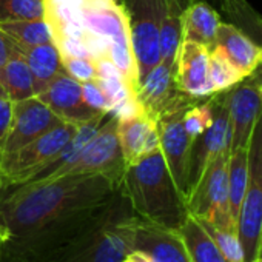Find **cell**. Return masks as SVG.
<instances>
[{
  "mask_svg": "<svg viewBox=\"0 0 262 262\" xmlns=\"http://www.w3.org/2000/svg\"><path fill=\"white\" fill-rule=\"evenodd\" d=\"M120 187L103 174H65L0 194V262H53L114 198Z\"/></svg>",
  "mask_w": 262,
  "mask_h": 262,
  "instance_id": "6da1fadb",
  "label": "cell"
},
{
  "mask_svg": "<svg viewBox=\"0 0 262 262\" xmlns=\"http://www.w3.org/2000/svg\"><path fill=\"white\" fill-rule=\"evenodd\" d=\"M120 190L142 219L179 230L190 216L187 199L176 187L161 150L128 165Z\"/></svg>",
  "mask_w": 262,
  "mask_h": 262,
  "instance_id": "7a4b0ae2",
  "label": "cell"
},
{
  "mask_svg": "<svg viewBox=\"0 0 262 262\" xmlns=\"http://www.w3.org/2000/svg\"><path fill=\"white\" fill-rule=\"evenodd\" d=\"M136 213L119 188L90 225L53 262H123L135 251Z\"/></svg>",
  "mask_w": 262,
  "mask_h": 262,
  "instance_id": "3957f363",
  "label": "cell"
},
{
  "mask_svg": "<svg viewBox=\"0 0 262 262\" xmlns=\"http://www.w3.org/2000/svg\"><path fill=\"white\" fill-rule=\"evenodd\" d=\"M85 30L103 48L106 57L119 68L135 91L139 88V73L131 47L129 25L119 0H86L82 10Z\"/></svg>",
  "mask_w": 262,
  "mask_h": 262,
  "instance_id": "277c9868",
  "label": "cell"
},
{
  "mask_svg": "<svg viewBox=\"0 0 262 262\" xmlns=\"http://www.w3.org/2000/svg\"><path fill=\"white\" fill-rule=\"evenodd\" d=\"M76 123L63 120L25 147L0 158V188L5 190L33 181L45 170L77 131Z\"/></svg>",
  "mask_w": 262,
  "mask_h": 262,
  "instance_id": "5b68a950",
  "label": "cell"
},
{
  "mask_svg": "<svg viewBox=\"0 0 262 262\" xmlns=\"http://www.w3.org/2000/svg\"><path fill=\"white\" fill-rule=\"evenodd\" d=\"M248 178L236 219V234L245 262L260 256L262 241V114L257 119L248 144Z\"/></svg>",
  "mask_w": 262,
  "mask_h": 262,
  "instance_id": "8992f818",
  "label": "cell"
},
{
  "mask_svg": "<svg viewBox=\"0 0 262 262\" xmlns=\"http://www.w3.org/2000/svg\"><path fill=\"white\" fill-rule=\"evenodd\" d=\"M230 150L214 158L204 170L202 176L187 198V207L191 216L205 221L214 227L236 231L228 204L227 164Z\"/></svg>",
  "mask_w": 262,
  "mask_h": 262,
  "instance_id": "52a82bcc",
  "label": "cell"
},
{
  "mask_svg": "<svg viewBox=\"0 0 262 262\" xmlns=\"http://www.w3.org/2000/svg\"><path fill=\"white\" fill-rule=\"evenodd\" d=\"M131 36V47L138 65L139 85L161 62L162 0H123Z\"/></svg>",
  "mask_w": 262,
  "mask_h": 262,
  "instance_id": "ba28073f",
  "label": "cell"
},
{
  "mask_svg": "<svg viewBox=\"0 0 262 262\" xmlns=\"http://www.w3.org/2000/svg\"><path fill=\"white\" fill-rule=\"evenodd\" d=\"M125 162L117 138V117L108 113L94 136L82 148L73 164L62 173L65 174H103L119 187L122 184Z\"/></svg>",
  "mask_w": 262,
  "mask_h": 262,
  "instance_id": "9c48e42d",
  "label": "cell"
},
{
  "mask_svg": "<svg viewBox=\"0 0 262 262\" xmlns=\"http://www.w3.org/2000/svg\"><path fill=\"white\" fill-rule=\"evenodd\" d=\"M191 105L176 106L162 113L156 119V126L161 141V153L170 170V174L179 188V191L187 199L188 194V168L193 139L188 136L184 126V113Z\"/></svg>",
  "mask_w": 262,
  "mask_h": 262,
  "instance_id": "30bf717a",
  "label": "cell"
},
{
  "mask_svg": "<svg viewBox=\"0 0 262 262\" xmlns=\"http://www.w3.org/2000/svg\"><path fill=\"white\" fill-rule=\"evenodd\" d=\"M214 117L213 123L201 136L193 141L190 168H188V194L202 176L208 164L221 153L230 150V122H228V91L213 94ZM187 194V198H188Z\"/></svg>",
  "mask_w": 262,
  "mask_h": 262,
  "instance_id": "8fae6325",
  "label": "cell"
},
{
  "mask_svg": "<svg viewBox=\"0 0 262 262\" xmlns=\"http://www.w3.org/2000/svg\"><path fill=\"white\" fill-rule=\"evenodd\" d=\"M62 122L63 120L36 96L13 102V119L7 138L0 147V158L25 147Z\"/></svg>",
  "mask_w": 262,
  "mask_h": 262,
  "instance_id": "7c38bea8",
  "label": "cell"
},
{
  "mask_svg": "<svg viewBox=\"0 0 262 262\" xmlns=\"http://www.w3.org/2000/svg\"><path fill=\"white\" fill-rule=\"evenodd\" d=\"M260 80V77H254L253 74L228 91L230 151L248 148L253 128L262 114Z\"/></svg>",
  "mask_w": 262,
  "mask_h": 262,
  "instance_id": "4fadbf2b",
  "label": "cell"
},
{
  "mask_svg": "<svg viewBox=\"0 0 262 262\" xmlns=\"http://www.w3.org/2000/svg\"><path fill=\"white\" fill-rule=\"evenodd\" d=\"M138 100L142 110L156 120L162 113L182 105H194L204 99H198L181 91L176 82L174 68L159 62L141 82L138 91Z\"/></svg>",
  "mask_w": 262,
  "mask_h": 262,
  "instance_id": "5bb4252c",
  "label": "cell"
},
{
  "mask_svg": "<svg viewBox=\"0 0 262 262\" xmlns=\"http://www.w3.org/2000/svg\"><path fill=\"white\" fill-rule=\"evenodd\" d=\"M135 251L151 262H190L185 244L178 230L167 228L136 214Z\"/></svg>",
  "mask_w": 262,
  "mask_h": 262,
  "instance_id": "9a60e30c",
  "label": "cell"
},
{
  "mask_svg": "<svg viewBox=\"0 0 262 262\" xmlns=\"http://www.w3.org/2000/svg\"><path fill=\"white\" fill-rule=\"evenodd\" d=\"M53 113H56L62 120L80 125L88 122L105 111H97L85 103L82 97L80 82L68 76L67 73L59 74L43 91L37 96Z\"/></svg>",
  "mask_w": 262,
  "mask_h": 262,
  "instance_id": "2e32d148",
  "label": "cell"
},
{
  "mask_svg": "<svg viewBox=\"0 0 262 262\" xmlns=\"http://www.w3.org/2000/svg\"><path fill=\"white\" fill-rule=\"evenodd\" d=\"M210 50L188 40H182L176 56V82L181 91L198 99L213 94L210 80Z\"/></svg>",
  "mask_w": 262,
  "mask_h": 262,
  "instance_id": "e0dca14e",
  "label": "cell"
},
{
  "mask_svg": "<svg viewBox=\"0 0 262 262\" xmlns=\"http://www.w3.org/2000/svg\"><path fill=\"white\" fill-rule=\"evenodd\" d=\"M117 138L125 168L141 158L161 150L156 120H153L145 111L117 119Z\"/></svg>",
  "mask_w": 262,
  "mask_h": 262,
  "instance_id": "ac0fdd59",
  "label": "cell"
},
{
  "mask_svg": "<svg viewBox=\"0 0 262 262\" xmlns=\"http://www.w3.org/2000/svg\"><path fill=\"white\" fill-rule=\"evenodd\" d=\"M214 47H217L228 57V60L244 74L245 79L253 76L262 67V47L256 45L234 25H219Z\"/></svg>",
  "mask_w": 262,
  "mask_h": 262,
  "instance_id": "d6986e66",
  "label": "cell"
},
{
  "mask_svg": "<svg viewBox=\"0 0 262 262\" xmlns=\"http://www.w3.org/2000/svg\"><path fill=\"white\" fill-rule=\"evenodd\" d=\"M196 0H162L161 22V62L174 68L182 42V20L185 11Z\"/></svg>",
  "mask_w": 262,
  "mask_h": 262,
  "instance_id": "ffe728a7",
  "label": "cell"
},
{
  "mask_svg": "<svg viewBox=\"0 0 262 262\" xmlns=\"http://www.w3.org/2000/svg\"><path fill=\"white\" fill-rule=\"evenodd\" d=\"M219 25V14L208 4L194 2L184 14L182 40L194 42L211 50L214 47V39Z\"/></svg>",
  "mask_w": 262,
  "mask_h": 262,
  "instance_id": "44dd1931",
  "label": "cell"
},
{
  "mask_svg": "<svg viewBox=\"0 0 262 262\" xmlns=\"http://www.w3.org/2000/svg\"><path fill=\"white\" fill-rule=\"evenodd\" d=\"M20 51L24 53L31 71L36 96L43 91L59 74L65 73L60 53L53 42L25 48Z\"/></svg>",
  "mask_w": 262,
  "mask_h": 262,
  "instance_id": "7402d4cb",
  "label": "cell"
},
{
  "mask_svg": "<svg viewBox=\"0 0 262 262\" xmlns=\"http://www.w3.org/2000/svg\"><path fill=\"white\" fill-rule=\"evenodd\" d=\"M14 45V43H13ZM0 83L5 88L7 96L16 102L36 96L33 76L28 68L24 53L14 45L5 67L0 70Z\"/></svg>",
  "mask_w": 262,
  "mask_h": 262,
  "instance_id": "603a6c76",
  "label": "cell"
},
{
  "mask_svg": "<svg viewBox=\"0 0 262 262\" xmlns=\"http://www.w3.org/2000/svg\"><path fill=\"white\" fill-rule=\"evenodd\" d=\"M178 231L185 244L190 262H225L216 242L194 216L190 214Z\"/></svg>",
  "mask_w": 262,
  "mask_h": 262,
  "instance_id": "cb8c5ba5",
  "label": "cell"
},
{
  "mask_svg": "<svg viewBox=\"0 0 262 262\" xmlns=\"http://www.w3.org/2000/svg\"><path fill=\"white\" fill-rule=\"evenodd\" d=\"M0 30L10 37V40L19 50L53 42L51 30L43 17L5 22V24H0Z\"/></svg>",
  "mask_w": 262,
  "mask_h": 262,
  "instance_id": "d4e9b609",
  "label": "cell"
},
{
  "mask_svg": "<svg viewBox=\"0 0 262 262\" xmlns=\"http://www.w3.org/2000/svg\"><path fill=\"white\" fill-rule=\"evenodd\" d=\"M248 178V150L237 148L230 151L228 164H227V181H228V204L231 219L236 225V219L239 214V208L242 204V198L247 187Z\"/></svg>",
  "mask_w": 262,
  "mask_h": 262,
  "instance_id": "484cf974",
  "label": "cell"
},
{
  "mask_svg": "<svg viewBox=\"0 0 262 262\" xmlns=\"http://www.w3.org/2000/svg\"><path fill=\"white\" fill-rule=\"evenodd\" d=\"M210 80L213 86V94L230 91L245 77L244 74L228 60V57L217 48L210 50Z\"/></svg>",
  "mask_w": 262,
  "mask_h": 262,
  "instance_id": "4316f807",
  "label": "cell"
},
{
  "mask_svg": "<svg viewBox=\"0 0 262 262\" xmlns=\"http://www.w3.org/2000/svg\"><path fill=\"white\" fill-rule=\"evenodd\" d=\"M213 96V94H211ZM207 97L194 105H191L184 113V126L188 136L194 141L198 136H201L204 131L213 123L214 117V108H213V97Z\"/></svg>",
  "mask_w": 262,
  "mask_h": 262,
  "instance_id": "83f0119b",
  "label": "cell"
},
{
  "mask_svg": "<svg viewBox=\"0 0 262 262\" xmlns=\"http://www.w3.org/2000/svg\"><path fill=\"white\" fill-rule=\"evenodd\" d=\"M43 14V0H0V24L42 19Z\"/></svg>",
  "mask_w": 262,
  "mask_h": 262,
  "instance_id": "f1b7e54d",
  "label": "cell"
},
{
  "mask_svg": "<svg viewBox=\"0 0 262 262\" xmlns=\"http://www.w3.org/2000/svg\"><path fill=\"white\" fill-rule=\"evenodd\" d=\"M199 222L204 225V228L208 231V234L211 236V239L216 242V245L221 250L225 262H245L244 250L241 247V242L237 239L236 231L214 227V225H211V224H208L205 221H199Z\"/></svg>",
  "mask_w": 262,
  "mask_h": 262,
  "instance_id": "f546056e",
  "label": "cell"
},
{
  "mask_svg": "<svg viewBox=\"0 0 262 262\" xmlns=\"http://www.w3.org/2000/svg\"><path fill=\"white\" fill-rule=\"evenodd\" d=\"M63 70L68 76L79 82L96 79V63L93 59L86 57H71V56H60Z\"/></svg>",
  "mask_w": 262,
  "mask_h": 262,
  "instance_id": "4dcf8cb0",
  "label": "cell"
},
{
  "mask_svg": "<svg viewBox=\"0 0 262 262\" xmlns=\"http://www.w3.org/2000/svg\"><path fill=\"white\" fill-rule=\"evenodd\" d=\"M80 86H82V97L86 105H90L91 108H94L97 111H105V113L111 111L110 103H108L102 88L96 82V79L80 82Z\"/></svg>",
  "mask_w": 262,
  "mask_h": 262,
  "instance_id": "1f68e13d",
  "label": "cell"
},
{
  "mask_svg": "<svg viewBox=\"0 0 262 262\" xmlns=\"http://www.w3.org/2000/svg\"><path fill=\"white\" fill-rule=\"evenodd\" d=\"M13 119V100L10 97L0 96V147H2Z\"/></svg>",
  "mask_w": 262,
  "mask_h": 262,
  "instance_id": "d6a6232c",
  "label": "cell"
},
{
  "mask_svg": "<svg viewBox=\"0 0 262 262\" xmlns=\"http://www.w3.org/2000/svg\"><path fill=\"white\" fill-rule=\"evenodd\" d=\"M13 48H14V45L10 40V37L2 30H0V70L5 67V63H7L11 51H13Z\"/></svg>",
  "mask_w": 262,
  "mask_h": 262,
  "instance_id": "836d02e7",
  "label": "cell"
},
{
  "mask_svg": "<svg viewBox=\"0 0 262 262\" xmlns=\"http://www.w3.org/2000/svg\"><path fill=\"white\" fill-rule=\"evenodd\" d=\"M128 257L131 259V262H151L147 256H144V254L139 253V251H133Z\"/></svg>",
  "mask_w": 262,
  "mask_h": 262,
  "instance_id": "e575fe53",
  "label": "cell"
},
{
  "mask_svg": "<svg viewBox=\"0 0 262 262\" xmlns=\"http://www.w3.org/2000/svg\"><path fill=\"white\" fill-rule=\"evenodd\" d=\"M5 237H7V230L2 224H0V242L5 241Z\"/></svg>",
  "mask_w": 262,
  "mask_h": 262,
  "instance_id": "d590c367",
  "label": "cell"
},
{
  "mask_svg": "<svg viewBox=\"0 0 262 262\" xmlns=\"http://www.w3.org/2000/svg\"><path fill=\"white\" fill-rule=\"evenodd\" d=\"M0 96H5V97H8V96H7V91H5V88L2 86V83H0Z\"/></svg>",
  "mask_w": 262,
  "mask_h": 262,
  "instance_id": "8d00e7d4",
  "label": "cell"
},
{
  "mask_svg": "<svg viewBox=\"0 0 262 262\" xmlns=\"http://www.w3.org/2000/svg\"><path fill=\"white\" fill-rule=\"evenodd\" d=\"M251 262H262V254H260V256H257V257H256L254 260H251Z\"/></svg>",
  "mask_w": 262,
  "mask_h": 262,
  "instance_id": "74e56055",
  "label": "cell"
},
{
  "mask_svg": "<svg viewBox=\"0 0 262 262\" xmlns=\"http://www.w3.org/2000/svg\"><path fill=\"white\" fill-rule=\"evenodd\" d=\"M259 91H260V94H262V80H260V83H259Z\"/></svg>",
  "mask_w": 262,
  "mask_h": 262,
  "instance_id": "f35d334b",
  "label": "cell"
},
{
  "mask_svg": "<svg viewBox=\"0 0 262 262\" xmlns=\"http://www.w3.org/2000/svg\"><path fill=\"white\" fill-rule=\"evenodd\" d=\"M260 254H262V241H260Z\"/></svg>",
  "mask_w": 262,
  "mask_h": 262,
  "instance_id": "ab89813d",
  "label": "cell"
},
{
  "mask_svg": "<svg viewBox=\"0 0 262 262\" xmlns=\"http://www.w3.org/2000/svg\"><path fill=\"white\" fill-rule=\"evenodd\" d=\"M0 194H2V188H0Z\"/></svg>",
  "mask_w": 262,
  "mask_h": 262,
  "instance_id": "60d3db41",
  "label": "cell"
}]
</instances>
